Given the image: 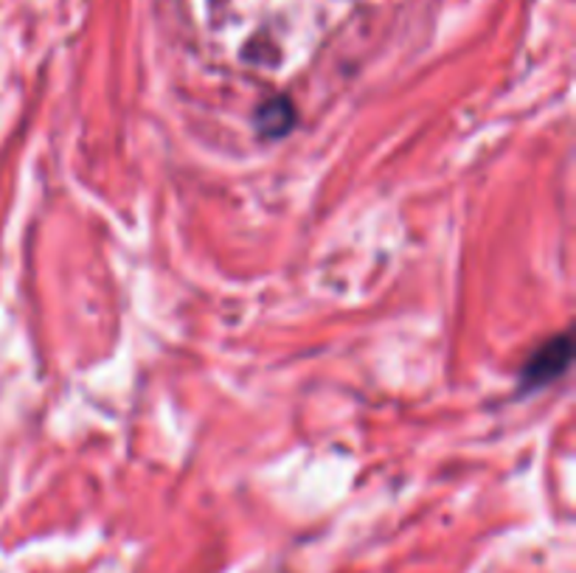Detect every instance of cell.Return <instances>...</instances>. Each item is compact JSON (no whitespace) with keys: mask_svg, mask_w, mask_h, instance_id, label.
I'll use <instances>...</instances> for the list:
<instances>
[{"mask_svg":"<svg viewBox=\"0 0 576 573\" xmlns=\"http://www.w3.org/2000/svg\"><path fill=\"white\" fill-rule=\"evenodd\" d=\"M570 355H574V340H570L568 332L548 337L543 346L532 352L529 360L523 363L520 385L526 391H537L543 385L554 383L570 366Z\"/></svg>","mask_w":576,"mask_h":573,"instance_id":"6da1fadb","label":"cell"},{"mask_svg":"<svg viewBox=\"0 0 576 573\" xmlns=\"http://www.w3.org/2000/svg\"><path fill=\"white\" fill-rule=\"evenodd\" d=\"M254 125L259 130V136L268 138V141L287 136L292 130V125H296V107H292V101L287 96H270L268 101H261L256 107Z\"/></svg>","mask_w":576,"mask_h":573,"instance_id":"7a4b0ae2","label":"cell"}]
</instances>
